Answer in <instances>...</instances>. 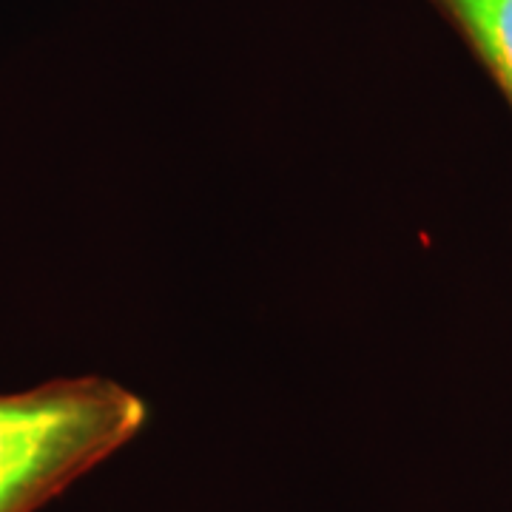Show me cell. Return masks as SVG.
Instances as JSON below:
<instances>
[{"label":"cell","mask_w":512,"mask_h":512,"mask_svg":"<svg viewBox=\"0 0 512 512\" xmlns=\"http://www.w3.org/2000/svg\"><path fill=\"white\" fill-rule=\"evenodd\" d=\"M512 109V0H430Z\"/></svg>","instance_id":"7a4b0ae2"},{"label":"cell","mask_w":512,"mask_h":512,"mask_svg":"<svg viewBox=\"0 0 512 512\" xmlns=\"http://www.w3.org/2000/svg\"><path fill=\"white\" fill-rule=\"evenodd\" d=\"M148 404L106 376L0 393V512H40L140 436Z\"/></svg>","instance_id":"6da1fadb"}]
</instances>
